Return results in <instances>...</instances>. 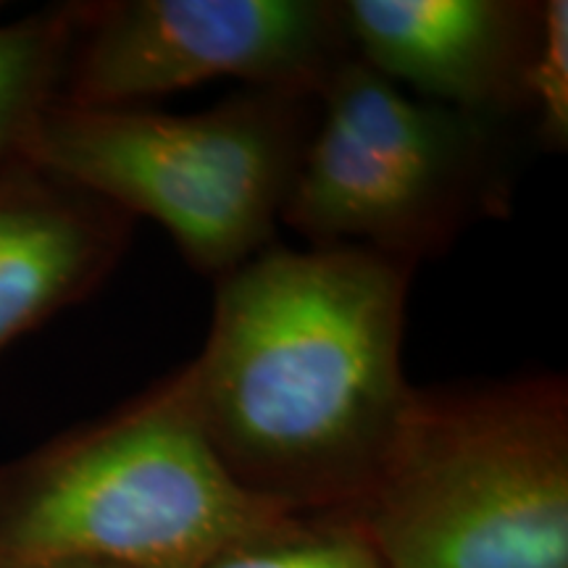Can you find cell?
<instances>
[{
  "label": "cell",
  "mask_w": 568,
  "mask_h": 568,
  "mask_svg": "<svg viewBox=\"0 0 568 568\" xmlns=\"http://www.w3.org/2000/svg\"><path fill=\"white\" fill-rule=\"evenodd\" d=\"M414 266L358 245H268L216 282L182 366L205 439L247 493L345 514L372 485L414 385L403 332Z\"/></svg>",
  "instance_id": "1"
},
{
  "label": "cell",
  "mask_w": 568,
  "mask_h": 568,
  "mask_svg": "<svg viewBox=\"0 0 568 568\" xmlns=\"http://www.w3.org/2000/svg\"><path fill=\"white\" fill-rule=\"evenodd\" d=\"M343 516L382 568H568L566 379L414 387Z\"/></svg>",
  "instance_id": "2"
},
{
  "label": "cell",
  "mask_w": 568,
  "mask_h": 568,
  "mask_svg": "<svg viewBox=\"0 0 568 568\" xmlns=\"http://www.w3.org/2000/svg\"><path fill=\"white\" fill-rule=\"evenodd\" d=\"M287 516L226 474L182 366L109 416L0 464V568H197Z\"/></svg>",
  "instance_id": "3"
},
{
  "label": "cell",
  "mask_w": 568,
  "mask_h": 568,
  "mask_svg": "<svg viewBox=\"0 0 568 568\" xmlns=\"http://www.w3.org/2000/svg\"><path fill=\"white\" fill-rule=\"evenodd\" d=\"M316 119L318 95L287 90H245L197 113L53 103L21 155L166 226L219 282L276 243Z\"/></svg>",
  "instance_id": "4"
},
{
  "label": "cell",
  "mask_w": 568,
  "mask_h": 568,
  "mask_svg": "<svg viewBox=\"0 0 568 568\" xmlns=\"http://www.w3.org/2000/svg\"><path fill=\"white\" fill-rule=\"evenodd\" d=\"M508 203L503 122L422 101L351 59L318 92L282 222L311 245H358L416 266Z\"/></svg>",
  "instance_id": "5"
},
{
  "label": "cell",
  "mask_w": 568,
  "mask_h": 568,
  "mask_svg": "<svg viewBox=\"0 0 568 568\" xmlns=\"http://www.w3.org/2000/svg\"><path fill=\"white\" fill-rule=\"evenodd\" d=\"M351 59L337 0L77 3L59 103L124 109L216 80L318 95Z\"/></svg>",
  "instance_id": "6"
},
{
  "label": "cell",
  "mask_w": 568,
  "mask_h": 568,
  "mask_svg": "<svg viewBox=\"0 0 568 568\" xmlns=\"http://www.w3.org/2000/svg\"><path fill=\"white\" fill-rule=\"evenodd\" d=\"M355 59L422 101L506 122L529 113L535 0H337Z\"/></svg>",
  "instance_id": "7"
},
{
  "label": "cell",
  "mask_w": 568,
  "mask_h": 568,
  "mask_svg": "<svg viewBox=\"0 0 568 568\" xmlns=\"http://www.w3.org/2000/svg\"><path fill=\"white\" fill-rule=\"evenodd\" d=\"M134 219L24 155L0 163V351L116 268Z\"/></svg>",
  "instance_id": "8"
},
{
  "label": "cell",
  "mask_w": 568,
  "mask_h": 568,
  "mask_svg": "<svg viewBox=\"0 0 568 568\" xmlns=\"http://www.w3.org/2000/svg\"><path fill=\"white\" fill-rule=\"evenodd\" d=\"M77 34V3L0 24V163L21 155L40 116L59 103Z\"/></svg>",
  "instance_id": "9"
},
{
  "label": "cell",
  "mask_w": 568,
  "mask_h": 568,
  "mask_svg": "<svg viewBox=\"0 0 568 568\" xmlns=\"http://www.w3.org/2000/svg\"><path fill=\"white\" fill-rule=\"evenodd\" d=\"M197 568H382V564L347 516L295 514L219 550Z\"/></svg>",
  "instance_id": "10"
},
{
  "label": "cell",
  "mask_w": 568,
  "mask_h": 568,
  "mask_svg": "<svg viewBox=\"0 0 568 568\" xmlns=\"http://www.w3.org/2000/svg\"><path fill=\"white\" fill-rule=\"evenodd\" d=\"M529 113L537 138L550 151H564L568 142V3L545 0L542 38L527 77Z\"/></svg>",
  "instance_id": "11"
},
{
  "label": "cell",
  "mask_w": 568,
  "mask_h": 568,
  "mask_svg": "<svg viewBox=\"0 0 568 568\" xmlns=\"http://www.w3.org/2000/svg\"><path fill=\"white\" fill-rule=\"evenodd\" d=\"M42 568H124V566H103V564H61V566H42Z\"/></svg>",
  "instance_id": "12"
}]
</instances>
